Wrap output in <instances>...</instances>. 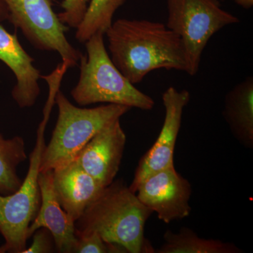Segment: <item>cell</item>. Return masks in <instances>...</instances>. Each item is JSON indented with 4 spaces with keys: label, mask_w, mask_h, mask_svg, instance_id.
<instances>
[{
    "label": "cell",
    "mask_w": 253,
    "mask_h": 253,
    "mask_svg": "<svg viewBox=\"0 0 253 253\" xmlns=\"http://www.w3.org/2000/svg\"><path fill=\"white\" fill-rule=\"evenodd\" d=\"M105 35L113 64L133 84L156 70L187 72L184 44L164 23L121 18Z\"/></svg>",
    "instance_id": "obj_1"
},
{
    "label": "cell",
    "mask_w": 253,
    "mask_h": 253,
    "mask_svg": "<svg viewBox=\"0 0 253 253\" xmlns=\"http://www.w3.org/2000/svg\"><path fill=\"white\" fill-rule=\"evenodd\" d=\"M152 211L139 201L121 179L103 189L75 223L76 235L96 233L105 241L129 253H155L144 237Z\"/></svg>",
    "instance_id": "obj_2"
},
{
    "label": "cell",
    "mask_w": 253,
    "mask_h": 253,
    "mask_svg": "<svg viewBox=\"0 0 253 253\" xmlns=\"http://www.w3.org/2000/svg\"><path fill=\"white\" fill-rule=\"evenodd\" d=\"M105 34L97 33L85 42L86 55H82L77 84L71 91L81 106L118 104L143 111L153 109L155 101L134 86L113 64L104 44Z\"/></svg>",
    "instance_id": "obj_3"
},
{
    "label": "cell",
    "mask_w": 253,
    "mask_h": 253,
    "mask_svg": "<svg viewBox=\"0 0 253 253\" xmlns=\"http://www.w3.org/2000/svg\"><path fill=\"white\" fill-rule=\"evenodd\" d=\"M55 103L58 107L57 121L42 154L40 172L53 170L73 161L98 132L121 120L131 109L110 104L91 109L78 107L59 89Z\"/></svg>",
    "instance_id": "obj_4"
},
{
    "label": "cell",
    "mask_w": 253,
    "mask_h": 253,
    "mask_svg": "<svg viewBox=\"0 0 253 253\" xmlns=\"http://www.w3.org/2000/svg\"><path fill=\"white\" fill-rule=\"evenodd\" d=\"M47 122V119L43 118L38 126L36 145L30 155L29 168L24 181L12 194H0V234L5 241L0 246V253H23L27 248L28 228L41 207L38 176L42 154L46 145L44 131Z\"/></svg>",
    "instance_id": "obj_5"
},
{
    "label": "cell",
    "mask_w": 253,
    "mask_h": 253,
    "mask_svg": "<svg viewBox=\"0 0 253 253\" xmlns=\"http://www.w3.org/2000/svg\"><path fill=\"white\" fill-rule=\"evenodd\" d=\"M167 27L180 38L185 49L188 74L196 76L208 42L239 18L221 7L218 0H166Z\"/></svg>",
    "instance_id": "obj_6"
},
{
    "label": "cell",
    "mask_w": 253,
    "mask_h": 253,
    "mask_svg": "<svg viewBox=\"0 0 253 253\" xmlns=\"http://www.w3.org/2000/svg\"><path fill=\"white\" fill-rule=\"evenodd\" d=\"M8 20L22 32L36 49L59 53L62 65L74 67L82 54L68 42L67 26L60 21L53 9L51 0H4Z\"/></svg>",
    "instance_id": "obj_7"
},
{
    "label": "cell",
    "mask_w": 253,
    "mask_h": 253,
    "mask_svg": "<svg viewBox=\"0 0 253 253\" xmlns=\"http://www.w3.org/2000/svg\"><path fill=\"white\" fill-rule=\"evenodd\" d=\"M135 194L139 201L157 213L166 224L189 217L191 184L176 172L174 166L150 174L138 184Z\"/></svg>",
    "instance_id": "obj_8"
},
{
    "label": "cell",
    "mask_w": 253,
    "mask_h": 253,
    "mask_svg": "<svg viewBox=\"0 0 253 253\" xmlns=\"http://www.w3.org/2000/svg\"><path fill=\"white\" fill-rule=\"evenodd\" d=\"M164 122L154 144L143 156L138 164L134 179L129 186L135 193L136 186L150 174L174 166V151L180 129L183 112L191 98L189 91L168 87L163 94Z\"/></svg>",
    "instance_id": "obj_9"
},
{
    "label": "cell",
    "mask_w": 253,
    "mask_h": 253,
    "mask_svg": "<svg viewBox=\"0 0 253 253\" xmlns=\"http://www.w3.org/2000/svg\"><path fill=\"white\" fill-rule=\"evenodd\" d=\"M126 140L121 120H118L98 132L74 160L106 187L115 180L119 171Z\"/></svg>",
    "instance_id": "obj_10"
},
{
    "label": "cell",
    "mask_w": 253,
    "mask_h": 253,
    "mask_svg": "<svg viewBox=\"0 0 253 253\" xmlns=\"http://www.w3.org/2000/svg\"><path fill=\"white\" fill-rule=\"evenodd\" d=\"M38 184L41 191V207L28 228V239L37 229L46 228L54 238L58 253H74L78 243L76 221L58 201L53 184L52 170L40 172Z\"/></svg>",
    "instance_id": "obj_11"
},
{
    "label": "cell",
    "mask_w": 253,
    "mask_h": 253,
    "mask_svg": "<svg viewBox=\"0 0 253 253\" xmlns=\"http://www.w3.org/2000/svg\"><path fill=\"white\" fill-rule=\"evenodd\" d=\"M0 61L14 73L16 83L11 96L21 109L36 104L41 94V71L34 66L35 59L23 49L16 34L9 33L0 25Z\"/></svg>",
    "instance_id": "obj_12"
},
{
    "label": "cell",
    "mask_w": 253,
    "mask_h": 253,
    "mask_svg": "<svg viewBox=\"0 0 253 253\" xmlns=\"http://www.w3.org/2000/svg\"><path fill=\"white\" fill-rule=\"evenodd\" d=\"M52 173L58 201L75 221L104 188L75 160L55 168Z\"/></svg>",
    "instance_id": "obj_13"
},
{
    "label": "cell",
    "mask_w": 253,
    "mask_h": 253,
    "mask_svg": "<svg viewBox=\"0 0 253 253\" xmlns=\"http://www.w3.org/2000/svg\"><path fill=\"white\" fill-rule=\"evenodd\" d=\"M223 116L234 136L245 146H253V78L249 76L226 94Z\"/></svg>",
    "instance_id": "obj_14"
},
{
    "label": "cell",
    "mask_w": 253,
    "mask_h": 253,
    "mask_svg": "<svg viewBox=\"0 0 253 253\" xmlns=\"http://www.w3.org/2000/svg\"><path fill=\"white\" fill-rule=\"evenodd\" d=\"M158 253H240L235 245L219 240L200 238L189 228L182 227L178 233L167 231L164 244L155 251Z\"/></svg>",
    "instance_id": "obj_15"
},
{
    "label": "cell",
    "mask_w": 253,
    "mask_h": 253,
    "mask_svg": "<svg viewBox=\"0 0 253 253\" xmlns=\"http://www.w3.org/2000/svg\"><path fill=\"white\" fill-rule=\"evenodd\" d=\"M26 142L22 136L6 139L0 133V194L15 192L22 184L17 168L27 160Z\"/></svg>",
    "instance_id": "obj_16"
},
{
    "label": "cell",
    "mask_w": 253,
    "mask_h": 253,
    "mask_svg": "<svg viewBox=\"0 0 253 253\" xmlns=\"http://www.w3.org/2000/svg\"><path fill=\"white\" fill-rule=\"evenodd\" d=\"M126 0H89L83 21L76 28V38L85 43L93 35L105 34L113 23L115 13Z\"/></svg>",
    "instance_id": "obj_17"
},
{
    "label": "cell",
    "mask_w": 253,
    "mask_h": 253,
    "mask_svg": "<svg viewBox=\"0 0 253 253\" xmlns=\"http://www.w3.org/2000/svg\"><path fill=\"white\" fill-rule=\"evenodd\" d=\"M127 251L118 244L106 242L96 233L78 236L74 253H126Z\"/></svg>",
    "instance_id": "obj_18"
},
{
    "label": "cell",
    "mask_w": 253,
    "mask_h": 253,
    "mask_svg": "<svg viewBox=\"0 0 253 253\" xmlns=\"http://www.w3.org/2000/svg\"><path fill=\"white\" fill-rule=\"evenodd\" d=\"M89 0H63V11L58 14L60 21L71 28H77L83 21Z\"/></svg>",
    "instance_id": "obj_19"
},
{
    "label": "cell",
    "mask_w": 253,
    "mask_h": 253,
    "mask_svg": "<svg viewBox=\"0 0 253 253\" xmlns=\"http://www.w3.org/2000/svg\"><path fill=\"white\" fill-rule=\"evenodd\" d=\"M33 243L23 253H51L56 251L53 236L46 228L37 229L33 235Z\"/></svg>",
    "instance_id": "obj_20"
},
{
    "label": "cell",
    "mask_w": 253,
    "mask_h": 253,
    "mask_svg": "<svg viewBox=\"0 0 253 253\" xmlns=\"http://www.w3.org/2000/svg\"><path fill=\"white\" fill-rule=\"evenodd\" d=\"M8 18H9V12L6 4L4 0H0V22L8 20Z\"/></svg>",
    "instance_id": "obj_21"
},
{
    "label": "cell",
    "mask_w": 253,
    "mask_h": 253,
    "mask_svg": "<svg viewBox=\"0 0 253 253\" xmlns=\"http://www.w3.org/2000/svg\"><path fill=\"white\" fill-rule=\"evenodd\" d=\"M238 5L244 9H249L253 7V0H234Z\"/></svg>",
    "instance_id": "obj_22"
}]
</instances>
